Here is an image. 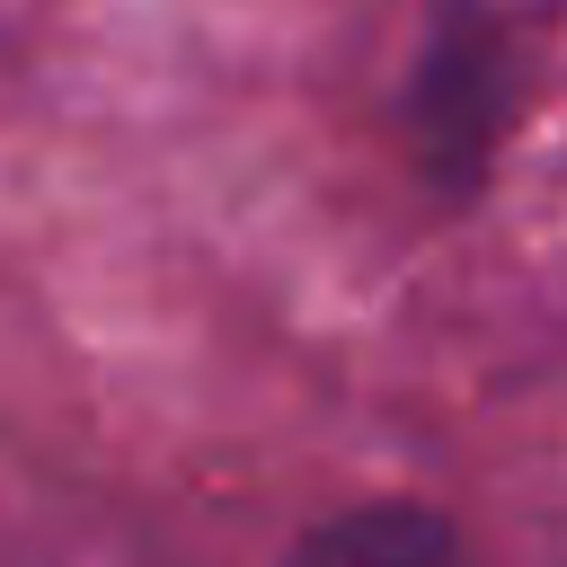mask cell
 <instances>
[{"instance_id": "2", "label": "cell", "mask_w": 567, "mask_h": 567, "mask_svg": "<svg viewBox=\"0 0 567 567\" xmlns=\"http://www.w3.org/2000/svg\"><path fill=\"white\" fill-rule=\"evenodd\" d=\"M292 567H470V549L425 505H346L292 549Z\"/></svg>"}, {"instance_id": "1", "label": "cell", "mask_w": 567, "mask_h": 567, "mask_svg": "<svg viewBox=\"0 0 567 567\" xmlns=\"http://www.w3.org/2000/svg\"><path fill=\"white\" fill-rule=\"evenodd\" d=\"M496 124H505V35L470 9H452L416 62V159L443 186H470Z\"/></svg>"}]
</instances>
